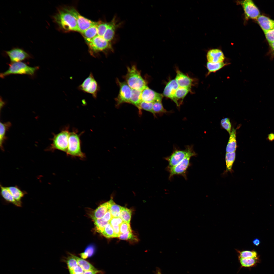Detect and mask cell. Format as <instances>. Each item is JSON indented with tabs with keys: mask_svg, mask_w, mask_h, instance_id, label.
<instances>
[{
	"mask_svg": "<svg viewBox=\"0 0 274 274\" xmlns=\"http://www.w3.org/2000/svg\"><path fill=\"white\" fill-rule=\"evenodd\" d=\"M53 18L55 22L61 28L66 30L79 31L76 20L68 8L59 9Z\"/></svg>",
	"mask_w": 274,
	"mask_h": 274,
	"instance_id": "1",
	"label": "cell"
},
{
	"mask_svg": "<svg viewBox=\"0 0 274 274\" xmlns=\"http://www.w3.org/2000/svg\"><path fill=\"white\" fill-rule=\"evenodd\" d=\"M127 70L124 78L126 82L132 89L142 91L147 86L146 82L141 76L140 71L135 65L128 67Z\"/></svg>",
	"mask_w": 274,
	"mask_h": 274,
	"instance_id": "2",
	"label": "cell"
},
{
	"mask_svg": "<svg viewBox=\"0 0 274 274\" xmlns=\"http://www.w3.org/2000/svg\"><path fill=\"white\" fill-rule=\"evenodd\" d=\"M69 129L68 126L63 128L59 133H53V136L50 139L52 143L46 150L53 151L57 149L66 152L70 133Z\"/></svg>",
	"mask_w": 274,
	"mask_h": 274,
	"instance_id": "3",
	"label": "cell"
},
{
	"mask_svg": "<svg viewBox=\"0 0 274 274\" xmlns=\"http://www.w3.org/2000/svg\"><path fill=\"white\" fill-rule=\"evenodd\" d=\"M83 133H78L77 129H73L70 132L68 138V146L66 153L67 155L83 158L85 154L81 149V142L80 136Z\"/></svg>",
	"mask_w": 274,
	"mask_h": 274,
	"instance_id": "4",
	"label": "cell"
},
{
	"mask_svg": "<svg viewBox=\"0 0 274 274\" xmlns=\"http://www.w3.org/2000/svg\"><path fill=\"white\" fill-rule=\"evenodd\" d=\"M197 154L194 150L192 146L188 145L185 149L181 150L175 149L171 155L164 158L167 161L168 165L167 168L173 167L179 163L185 158L196 156Z\"/></svg>",
	"mask_w": 274,
	"mask_h": 274,
	"instance_id": "5",
	"label": "cell"
},
{
	"mask_svg": "<svg viewBox=\"0 0 274 274\" xmlns=\"http://www.w3.org/2000/svg\"><path fill=\"white\" fill-rule=\"evenodd\" d=\"M38 68V67H30L21 62L12 63L9 65V67L7 71L1 74L0 77L3 78L7 76L13 74L33 75Z\"/></svg>",
	"mask_w": 274,
	"mask_h": 274,
	"instance_id": "6",
	"label": "cell"
},
{
	"mask_svg": "<svg viewBox=\"0 0 274 274\" xmlns=\"http://www.w3.org/2000/svg\"><path fill=\"white\" fill-rule=\"evenodd\" d=\"M87 43L89 46L90 53L94 56L99 52L113 50L111 42L98 35Z\"/></svg>",
	"mask_w": 274,
	"mask_h": 274,
	"instance_id": "7",
	"label": "cell"
},
{
	"mask_svg": "<svg viewBox=\"0 0 274 274\" xmlns=\"http://www.w3.org/2000/svg\"><path fill=\"white\" fill-rule=\"evenodd\" d=\"M78 89L81 91L91 95L94 98H96L97 97L99 87L93 74L91 72L89 76L78 86Z\"/></svg>",
	"mask_w": 274,
	"mask_h": 274,
	"instance_id": "8",
	"label": "cell"
},
{
	"mask_svg": "<svg viewBox=\"0 0 274 274\" xmlns=\"http://www.w3.org/2000/svg\"><path fill=\"white\" fill-rule=\"evenodd\" d=\"M192 157H187L176 165L171 168H167L169 173V179L171 180L175 175H181L186 179L187 170L190 165V161Z\"/></svg>",
	"mask_w": 274,
	"mask_h": 274,
	"instance_id": "9",
	"label": "cell"
},
{
	"mask_svg": "<svg viewBox=\"0 0 274 274\" xmlns=\"http://www.w3.org/2000/svg\"><path fill=\"white\" fill-rule=\"evenodd\" d=\"M117 83L119 87V91L117 97L116 98L117 106L124 103H130L132 89L126 82H121L118 79Z\"/></svg>",
	"mask_w": 274,
	"mask_h": 274,
	"instance_id": "10",
	"label": "cell"
},
{
	"mask_svg": "<svg viewBox=\"0 0 274 274\" xmlns=\"http://www.w3.org/2000/svg\"><path fill=\"white\" fill-rule=\"evenodd\" d=\"M69 11L76 19L79 32L81 33L90 27L96 24L95 22L89 20L81 15L74 8H68Z\"/></svg>",
	"mask_w": 274,
	"mask_h": 274,
	"instance_id": "11",
	"label": "cell"
},
{
	"mask_svg": "<svg viewBox=\"0 0 274 274\" xmlns=\"http://www.w3.org/2000/svg\"><path fill=\"white\" fill-rule=\"evenodd\" d=\"M5 52L12 63L21 62L31 57L30 55L24 49L18 47L14 48Z\"/></svg>",
	"mask_w": 274,
	"mask_h": 274,
	"instance_id": "12",
	"label": "cell"
},
{
	"mask_svg": "<svg viewBox=\"0 0 274 274\" xmlns=\"http://www.w3.org/2000/svg\"><path fill=\"white\" fill-rule=\"evenodd\" d=\"M240 3L247 18L257 19L260 15L259 10L252 1L245 0Z\"/></svg>",
	"mask_w": 274,
	"mask_h": 274,
	"instance_id": "13",
	"label": "cell"
},
{
	"mask_svg": "<svg viewBox=\"0 0 274 274\" xmlns=\"http://www.w3.org/2000/svg\"><path fill=\"white\" fill-rule=\"evenodd\" d=\"M163 95L149 88L148 86L142 91L141 98L142 101L154 102L158 101H162Z\"/></svg>",
	"mask_w": 274,
	"mask_h": 274,
	"instance_id": "14",
	"label": "cell"
},
{
	"mask_svg": "<svg viewBox=\"0 0 274 274\" xmlns=\"http://www.w3.org/2000/svg\"><path fill=\"white\" fill-rule=\"evenodd\" d=\"M207 58L208 62L218 63L223 62L225 57L223 52L218 49H213L207 52Z\"/></svg>",
	"mask_w": 274,
	"mask_h": 274,
	"instance_id": "15",
	"label": "cell"
},
{
	"mask_svg": "<svg viewBox=\"0 0 274 274\" xmlns=\"http://www.w3.org/2000/svg\"><path fill=\"white\" fill-rule=\"evenodd\" d=\"M120 25V23H117L115 17H114L109 22L108 27L102 37L106 40L111 42L113 39L116 29Z\"/></svg>",
	"mask_w": 274,
	"mask_h": 274,
	"instance_id": "16",
	"label": "cell"
},
{
	"mask_svg": "<svg viewBox=\"0 0 274 274\" xmlns=\"http://www.w3.org/2000/svg\"><path fill=\"white\" fill-rule=\"evenodd\" d=\"M177 75L175 80L179 87L191 88L193 79L176 69Z\"/></svg>",
	"mask_w": 274,
	"mask_h": 274,
	"instance_id": "17",
	"label": "cell"
},
{
	"mask_svg": "<svg viewBox=\"0 0 274 274\" xmlns=\"http://www.w3.org/2000/svg\"><path fill=\"white\" fill-rule=\"evenodd\" d=\"M113 202L111 199L108 201L102 204L95 210L90 216L97 219L102 218L107 211L109 210Z\"/></svg>",
	"mask_w": 274,
	"mask_h": 274,
	"instance_id": "18",
	"label": "cell"
},
{
	"mask_svg": "<svg viewBox=\"0 0 274 274\" xmlns=\"http://www.w3.org/2000/svg\"><path fill=\"white\" fill-rule=\"evenodd\" d=\"M257 20L264 33L274 28V20L266 16L260 15Z\"/></svg>",
	"mask_w": 274,
	"mask_h": 274,
	"instance_id": "19",
	"label": "cell"
},
{
	"mask_svg": "<svg viewBox=\"0 0 274 274\" xmlns=\"http://www.w3.org/2000/svg\"><path fill=\"white\" fill-rule=\"evenodd\" d=\"M191 88L179 87L176 91L172 99L178 106L182 102L183 100L190 91Z\"/></svg>",
	"mask_w": 274,
	"mask_h": 274,
	"instance_id": "20",
	"label": "cell"
},
{
	"mask_svg": "<svg viewBox=\"0 0 274 274\" xmlns=\"http://www.w3.org/2000/svg\"><path fill=\"white\" fill-rule=\"evenodd\" d=\"M179 86L175 79L169 81L167 84L163 92L165 96L171 99Z\"/></svg>",
	"mask_w": 274,
	"mask_h": 274,
	"instance_id": "21",
	"label": "cell"
},
{
	"mask_svg": "<svg viewBox=\"0 0 274 274\" xmlns=\"http://www.w3.org/2000/svg\"><path fill=\"white\" fill-rule=\"evenodd\" d=\"M1 194L5 201L11 203L16 206H21L15 200L8 187H4L0 185Z\"/></svg>",
	"mask_w": 274,
	"mask_h": 274,
	"instance_id": "22",
	"label": "cell"
},
{
	"mask_svg": "<svg viewBox=\"0 0 274 274\" xmlns=\"http://www.w3.org/2000/svg\"><path fill=\"white\" fill-rule=\"evenodd\" d=\"M226 149V152H235L237 148L236 130L233 128Z\"/></svg>",
	"mask_w": 274,
	"mask_h": 274,
	"instance_id": "23",
	"label": "cell"
},
{
	"mask_svg": "<svg viewBox=\"0 0 274 274\" xmlns=\"http://www.w3.org/2000/svg\"><path fill=\"white\" fill-rule=\"evenodd\" d=\"M11 126V124L9 122L4 123L0 122V146L2 150H4L3 144L7 139L6 135V132Z\"/></svg>",
	"mask_w": 274,
	"mask_h": 274,
	"instance_id": "24",
	"label": "cell"
},
{
	"mask_svg": "<svg viewBox=\"0 0 274 274\" xmlns=\"http://www.w3.org/2000/svg\"><path fill=\"white\" fill-rule=\"evenodd\" d=\"M8 188L15 200L21 206V199L26 192L22 191L17 186L8 187Z\"/></svg>",
	"mask_w": 274,
	"mask_h": 274,
	"instance_id": "25",
	"label": "cell"
},
{
	"mask_svg": "<svg viewBox=\"0 0 274 274\" xmlns=\"http://www.w3.org/2000/svg\"><path fill=\"white\" fill-rule=\"evenodd\" d=\"M99 22L88 28L81 33L84 39L88 42L97 35V26Z\"/></svg>",
	"mask_w": 274,
	"mask_h": 274,
	"instance_id": "26",
	"label": "cell"
},
{
	"mask_svg": "<svg viewBox=\"0 0 274 274\" xmlns=\"http://www.w3.org/2000/svg\"><path fill=\"white\" fill-rule=\"evenodd\" d=\"M69 254L75 259L79 265L84 271L95 270H97L89 262L84 259L70 253H69Z\"/></svg>",
	"mask_w": 274,
	"mask_h": 274,
	"instance_id": "27",
	"label": "cell"
},
{
	"mask_svg": "<svg viewBox=\"0 0 274 274\" xmlns=\"http://www.w3.org/2000/svg\"><path fill=\"white\" fill-rule=\"evenodd\" d=\"M142 91L132 89V93L130 101L131 104L136 106L139 109L140 104L142 101L141 94Z\"/></svg>",
	"mask_w": 274,
	"mask_h": 274,
	"instance_id": "28",
	"label": "cell"
},
{
	"mask_svg": "<svg viewBox=\"0 0 274 274\" xmlns=\"http://www.w3.org/2000/svg\"><path fill=\"white\" fill-rule=\"evenodd\" d=\"M236 157L235 151L231 152H226L225 161L226 165V172H232V168Z\"/></svg>",
	"mask_w": 274,
	"mask_h": 274,
	"instance_id": "29",
	"label": "cell"
},
{
	"mask_svg": "<svg viewBox=\"0 0 274 274\" xmlns=\"http://www.w3.org/2000/svg\"><path fill=\"white\" fill-rule=\"evenodd\" d=\"M228 64L224 62L218 63H212L208 62L206 66L208 71V75L212 73H215Z\"/></svg>",
	"mask_w": 274,
	"mask_h": 274,
	"instance_id": "30",
	"label": "cell"
},
{
	"mask_svg": "<svg viewBox=\"0 0 274 274\" xmlns=\"http://www.w3.org/2000/svg\"><path fill=\"white\" fill-rule=\"evenodd\" d=\"M242 267H249L254 266L259 262L258 257L253 258H244L238 257Z\"/></svg>",
	"mask_w": 274,
	"mask_h": 274,
	"instance_id": "31",
	"label": "cell"
},
{
	"mask_svg": "<svg viewBox=\"0 0 274 274\" xmlns=\"http://www.w3.org/2000/svg\"><path fill=\"white\" fill-rule=\"evenodd\" d=\"M90 217L94 221L96 230L98 232L101 233L109 222L104 221L102 218L97 219L91 216Z\"/></svg>",
	"mask_w": 274,
	"mask_h": 274,
	"instance_id": "32",
	"label": "cell"
},
{
	"mask_svg": "<svg viewBox=\"0 0 274 274\" xmlns=\"http://www.w3.org/2000/svg\"><path fill=\"white\" fill-rule=\"evenodd\" d=\"M131 215V211L127 208L122 207L119 217L123 221L130 224Z\"/></svg>",
	"mask_w": 274,
	"mask_h": 274,
	"instance_id": "33",
	"label": "cell"
},
{
	"mask_svg": "<svg viewBox=\"0 0 274 274\" xmlns=\"http://www.w3.org/2000/svg\"><path fill=\"white\" fill-rule=\"evenodd\" d=\"M153 110L155 115L156 114H162L168 112L164 108L162 101H157L153 102Z\"/></svg>",
	"mask_w": 274,
	"mask_h": 274,
	"instance_id": "34",
	"label": "cell"
},
{
	"mask_svg": "<svg viewBox=\"0 0 274 274\" xmlns=\"http://www.w3.org/2000/svg\"><path fill=\"white\" fill-rule=\"evenodd\" d=\"M95 248L92 245H89L86 248L84 251L80 254L81 258L86 259L93 255L95 252Z\"/></svg>",
	"mask_w": 274,
	"mask_h": 274,
	"instance_id": "35",
	"label": "cell"
},
{
	"mask_svg": "<svg viewBox=\"0 0 274 274\" xmlns=\"http://www.w3.org/2000/svg\"><path fill=\"white\" fill-rule=\"evenodd\" d=\"M153 102H147L142 101L139 106V110L140 113L141 110H144L152 113L154 117H156V115L154 114L153 110Z\"/></svg>",
	"mask_w": 274,
	"mask_h": 274,
	"instance_id": "36",
	"label": "cell"
},
{
	"mask_svg": "<svg viewBox=\"0 0 274 274\" xmlns=\"http://www.w3.org/2000/svg\"><path fill=\"white\" fill-rule=\"evenodd\" d=\"M239 255V257L242 258H256L257 256V253L254 251L237 250Z\"/></svg>",
	"mask_w": 274,
	"mask_h": 274,
	"instance_id": "37",
	"label": "cell"
},
{
	"mask_svg": "<svg viewBox=\"0 0 274 274\" xmlns=\"http://www.w3.org/2000/svg\"><path fill=\"white\" fill-rule=\"evenodd\" d=\"M122 207L116 204L114 201L112 203L109 210L113 217H119Z\"/></svg>",
	"mask_w": 274,
	"mask_h": 274,
	"instance_id": "38",
	"label": "cell"
},
{
	"mask_svg": "<svg viewBox=\"0 0 274 274\" xmlns=\"http://www.w3.org/2000/svg\"><path fill=\"white\" fill-rule=\"evenodd\" d=\"M101 233L107 238L115 237L113 229L111 225L109 222L106 225Z\"/></svg>",
	"mask_w": 274,
	"mask_h": 274,
	"instance_id": "39",
	"label": "cell"
},
{
	"mask_svg": "<svg viewBox=\"0 0 274 274\" xmlns=\"http://www.w3.org/2000/svg\"><path fill=\"white\" fill-rule=\"evenodd\" d=\"M109 24V22H99L97 26V35L103 37Z\"/></svg>",
	"mask_w": 274,
	"mask_h": 274,
	"instance_id": "40",
	"label": "cell"
},
{
	"mask_svg": "<svg viewBox=\"0 0 274 274\" xmlns=\"http://www.w3.org/2000/svg\"><path fill=\"white\" fill-rule=\"evenodd\" d=\"M222 126L230 134L231 133V124L230 119L228 118H225L222 119L221 121Z\"/></svg>",
	"mask_w": 274,
	"mask_h": 274,
	"instance_id": "41",
	"label": "cell"
},
{
	"mask_svg": "<svg viewBox=\"0 0 274 274\" xmlns=\"http://www.w3.org/2000/svg\"><path fill=\"white\" fill-rule=\"evenodd\" d=\"M118 237L122 240H127L134 239L135 237L133 234L132 230H131L125 233H120Z\"/></svg>",
	"mask_w": 274,
	"mask_h": 274,
	"instance_id": "42",
	"label": "cell"
},
{
	"mask_svg": "<svg viewBox=\"0 0 274 274\" xmlns=\"http://www.w3.org/2000/svg\"><path fill=\"white\" fill-rule=\"evenodd\" d=\"M264 33L269 43L274 41V28L264 32Z\"/></svg>",
	"mask_w": 274,
	"mask_h": 274,
	"instance_id": "43",
	"label": "cell"
},
{
	"mask_svg": "<svg viewBox=\"0 0 274 274\" xmlns=\"http://www.w3.org/2000/svg\"><path fill=\"white\" fill-rule=\"evenodd\" d=\"M131 230L130 224L123 221L120 226V233H124Z\"/></svg>",
	"mask_w": 274,
	"mask_h": 274,
	"instance_id": "44",
	"label": "cell"
},
{
	"mask_svg": "<svg viewBox=\"0 0 274 274\" xmlns=\"http://www.w3.org/2000/svg\"><path fill=\"white\" fill-rule=\"evenodd\" d=\"M123 221L120 217H113L109 222L112 226H120Z\"/></svg>",
	"mask_w": 274,
	"mask_h": 274,
	"instance_id": "45",
	"label": "cell"
},
{
	"mask_svg": "<svg viewBox=\"0 0 274 274\" xmlns=\"http://www.w3.org/2000/svg\"><path fill=\"white\" fill-rule=\"evenodd\" d=\"M113 217L110 211L109 210L102 218L104 221L109 222Z\"/></svg>",
	"mask_w": 274,
	"mask_h": 274,
	"instance_id": "46",
	"label": "cell"
},
{
	"mask_svg": "<svg viewBox=\"0 0 274 274\" xmlns=\"http://www.w3.org/2000/svg\"><path fill=\"white\" fill-rule=\"evenodd\" d=\"M112 227L114 231L115 237H118L120 234V226H113Z\"/></svg>",
	"mask_w": 274,
	"mask_h": 274,
	"instance_id": "47",
	"label": "cell"
},
{
	"mask_svg": "<svg viewBox=\"0 0 274 274\" xmlns=\"http://www.w3.org/2000/svg\"><path fill=\"white\" fill-rule=\"evenodd\" d=\"M267 139L269 142H272L274 141V133H271L269 134Z\"/></svg>",
	"mask_w": 274,
	"mask_h": 274,
	"instance_id": "48",
	"label": "cell"
},
{
	"mask_svg": "<svg viewBox=\"0 0 274 274\" xmlns=\"http://www.w3.org/2000/svg\"><path fill=\"white\" fill-rule=\"evenodd\" d=\"M252 243L254 245L257 246L260 245V241L258 239L255 238L253 241Z\"/></svg>",
	"mask_w": 274,
	"mask_h": 274,
	"instance_id": "49",
	"label": "cell"
},
{
	"mask_svg": "<svg viewBox=\"0 0 274 274\" xmlns=\"http://www.w3.org/2000/svg\"><path fill=\"white\" fill-rule=\"evenodd\" d=\"M273 55L274 56V41L269 43Z\"/></svg>",
	"mask_w": 274,
	"mask_h": 274,
	"instance_id": "50",
	"label": "cell"
},
{
	"mask_svg": "<svg viewBox=\"0 0 274 274\" xmlns=\"http://www.w3.org/2000/svg\"><path fill=\"white\" fill-rule=\"evenodd\" d=\"M157 274H161V273L160 272H158V273H157Z\"/></svg>",
	"mask_w": 274,
	"mask_h": 274,
	"instance_id": "51",
	"label": "cell"
}]
</instances>
